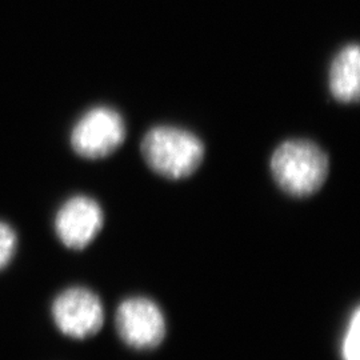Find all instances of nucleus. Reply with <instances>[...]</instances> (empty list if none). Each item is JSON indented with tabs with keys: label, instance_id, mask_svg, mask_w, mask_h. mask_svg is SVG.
<instances>
[{
	"label": "nucleus",
	"instance_id": "7",
	"mask_svg": "<svg viewBox=\"0 0 360 360\" xmlns=\"http://www.w3.org/2000/svg\"><path fill=\"white\" fill-rule=\"evenodd\" d=\"M330 91L343 103L358 102L360 92V52L358 44H348L336 53L328 74Z\"/></svg>",
	"mask_w": 360,
	"mask_h": 360
},
{
	"label": "nucleus",
	"instance_id": "8",
	"mask_svg": "<svg viewBox=\"0 0 360 360\" xmlns=\"http://www.w3.org/2000/svg\"><path fill=\"white\" fill-rule=\"evenodd\" d=\"M359 309L352 311L349 316L345 333L340 340V358L342 360H360L359 356V333H360Z\"/></svg>",
	"mask_w": 360,
	"mask_h": 360
},
{
	"label": "nucleus",
	"instance_id": "2",
	"mask_svg": "<svg viewBox=\"0 0 360 360\" xmlns=\"http://www.w3.org/2000/svg\"><path fill=\"white\" fill-rule=\"evenodd\" d=\"M141 148L148 167L167 179L190 176L205 158L203 142L191 131L175 126L150 129Z\"/></svg>",
	"mask_w": 360,
	"mask_h": 360
},
{
	"label": "nucleus",
	"instance_id": "1",
	"mask_svg": "<svg viewBox=\"0 0 360 360\" xmlns=\"http://www.w3.org/2000/svg\"><path fill=\"white\" fill-rule=\"evenodd\" d=\"M271 174L284 193L297 198L321 190L328 175V158L311 141L291 139L279 144L272 153Z\"/></svg>",
	"mask_w": 360,
	"mask_h": 360
},
{
	"label": "nucleus",
	"instance_id": "9",
	"mask_svg": "<svg viewBox=\"0 0 360 360\" xmlns=\"http://www.w3.org/2000/svg\"><path fill=\"white\" fill-rule=\"evenodd\" d=\"M16 250V235L13 229L0 221V270L6 269L11 262Z\"/></svg>",
	"mask_w": 360,
	"mask_h": 360
},
{
	"label": "nucleus",
	"instance_id": "4",
	"mask_svg": "<svg viewBox=\"0 0 360 360\" xmlns=\"http://www.w3.org/2000/svg\"><path fill=\"white\" fill-rule=\"evenodd\" d=\"M126 138V123L115 108L98 105L77 120L71 132V146L77 155L87 159H102L122 146Z\"/></svg>",
	"mask_w": 360,
	"mask_h": 360
},
{
	"label": "nucleus",
	"instance_id": "3",
	"mask_svg": "<svg viewBox=\"0 0 360 360\" xmlns=\"http://www.w3.org/2000/svg\"><path fill=\"white\" fill-rule=\"evenodd\" d=\"M115 330L127 347L151 351L166 339L167 321L163 309L153 299L129 296L116 309Z\"/></svg>",
	"mask_w": 360,
	"mask_h": 360
},
{
	"label": "nucleus",
	"instance_id": "5",
	"mask_svg": "<svg viewBox=\"0 0 360 360\" xmlns=\"http://www.w3.org/2000/svg\"><path fill=\"white\" fill-rule=\"evenodd\" d=\"M52 321L62 334L84 340L98 334L104 323L102 300L86 287H70L53 299Z\"/></svg>",
	"mask_w": 360,
	"mask_h": 360
},
{
	"label": "nucleus",
	"instance_id": "6",
	"mask_svg": "<svg viewBox=\"0 0 360 360\" xmlns=\"http://www.w3.org/2000/svg\"><path fill=\"white\" fill-rule=\"evenodd\" d=\"M103 221L101 205L90 196L77 195L59 208L55 218V231L65 247L83 250L102 230Z\"/></svg>",
	"mask_w": 360,
	"mask_h": 360
}]
</instances>
